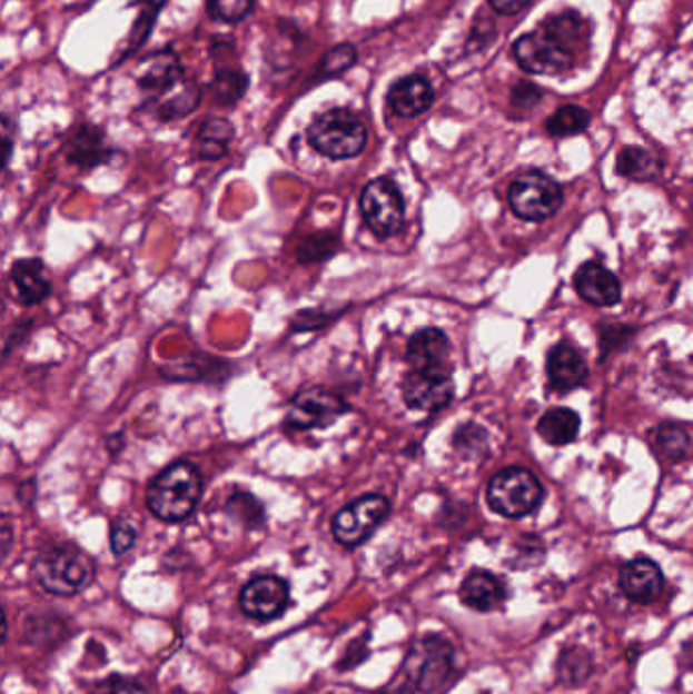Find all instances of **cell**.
<instances>
[{"label":"cell","instance_id":"obj_10","mask_svg":"<svg viewBox=\"0 0 693 694\" xmlns=\"http://www.w3.org/2000/svg\"><path fill=\"white\" fill-rule=\"evenodd\" d=\"M390 504L385 496L368 494L363 498L354 499L353 504L344 508L334 516L331 520V533L334 538L344 546H358L366 543L376 528L387 520Z\"/></svg>","mask_w":693,"mask_h":694},{"label":"cell","instance_id":"obj_30","mask_svg":"<svg viewBox=\"0 0 693 694\" xmlns=\"http://www.w3.org/2000/svg\"><path fill=\"white\" fill-rule=\"evenodd\" d=\"M206 7L208 14L216 21L238 23L250 14L255 0H206Z\"/></svg>","mask_w":693,"mask_h":694},{"label":"cell","instance_id":"obj_34","mask_svg":"<svg viewBox=\"0 0 693 694\" xmlns=\"http://www.w3.org/2000/svg\"><path fill=\"white\" fill-rule=\"evenodd\" d=\"M95 694H149L147 688L137 681H130L125 676H108L107 681L98 683Z\"/></svg>","mask_w":693,"mask_h":694},{"label":"cell","instance_id":"obj_29","mask_svg":"<svg viewBox=\"0 0 693 694\" xmlns=\"http://www.w3.org/2000/svg\"><path fill=\"white\" fill-rule=\"evenodd\" d=\"M358 59V53L350 43H344V46H336L334 49H329L328 53L324 58L319 59L318 68H316V80H329V78H336L344 71L354 68Z\"/></svg>","mask_w":693,"mask_h":694},{"label":"cell","instance_id":"obj_4","mask_svg":"<svg viewBox=\"0 0 693 694\" xmlns=\"http://www.w3.org/2000/svg\"><path fill=\"white\" fill-rule=\"evenodd\" d=\"M95 561L71 544L46 548L33 563L37 583L51 595L61 597L82 593L95 581Z\"/></svg>","mask_w":693,"mask_h":694},{"label":"cell","instance_id":"obj_32","mask_svg":"<svg viewBox=\"0 0 693 694\" xmlns=\"http://www.w3.org/2000/svg\"><path fill=\"white\" fill-rule=\"evenodd\" d=\"M484 445H486V433L482 430V427H476V425L459 427L458 433L454 435V449L462 453L464 457H471V455L481 453Z\"/></svg>","mask_w":693,"mask_h":694},{"label":"cell","instance_id":"obj_19","mask_svg":"<svg viewBox=\"0 0 693 694\" xmlns=\"http://www.w3.org/2000/svg\"><path fill=\"white\" fill-rule=\"evenodd\" d=\"M449 341L442 329L427 327L417 331L407 344V361L413 370H447Z\"/></svg>","mask_w":693,"mask_h":694},{"label":"cell","instance_id":"obj_37","mask_svg":"<svg viewBox=\"0 0 693 694\" xmlns=\"http://www.w3.org/2000/svg\"><path fill=\"white\" fill-rule=\"evenodd\" d=\"M2 543H4V555L9 553V544H11V528L9 524H4V531H2Z\"/></svg>","mask_w":693,"mask_h":694},{"label":"cell","instance_id":"obj_18","mask_svg":"<svg viewBox=\"0 0 693 694\" xmlns=\"http://www.w3.org/2000/svg\"><path fill=\"white\" fill-rule=\"evenodd\" d=\"M506 595L505 581L488 571H472L459 587L462 603L481 614L498 609L505 603Z\"/></svg>","mask_w":693,"mask_h":694},{"label":"cell","instance_id":"obj_5","mask_svg":"<svg viewBox=\"0 0 693 694\" xmlns=\"http://www.w3.org/2000/svg\"><path fill=\"white\" fill-rule=\"evenodd\" d=\"M307 140L319 155L341 161L354 159L365 151L368 130L363 118H358L350 110L331 108L311 120V125L307 127Z\"/></svg>","mask_w":693,"mask_h":694},{"label":"cell","instance_id":"obj_16","mask_svg":"<svg viewBox=\"0 0 693 694\" xmlns=\"http://www.w3.org/2000/svg\"><path fill=\"white\" fill-rule=\"evenodd\" d=\"M574 282H576L577 295L596 307H611L621 301L618 278L600 262H594V260L584 262L577 268Z\"/></svg>","mask_w":693,"mask_h":694},{"label":"cell","instance_id":"obj_36","mask_svg":"<svg viewBox=\"0 0 693 694\" xmlns=\"http://www.w3.org/2000/svg\"><path fill=\"white\" fill-rule=\"evenodd\" d=\"M488 2L494 11L501 14H517L531 4V0H488Z\"/></svg>","mask_w":693,"mask_h":694},{"label":"cell","instance_id":"obj_1","mask_svg":"<svg viewBox=\"0 0 693 694\" xmlns=\"http://www.w3.org/2000/svg\"><path fill=\"white\" fill-rule=\"evenodd\" d=\"M590 49V24L577 12L553 14L517 39L513 53L521 68L535 76H562L574 70Z\"/></svg>","mask_w":693,"mask_h":694},{"label":"cell","instance_id":"obj_8","mask_svg":"<svg viewBox=\"0 0 693 694\" xmlns=\"http://www.w3.org/2000/svg\"><path fill=\"white\" fill-rule=\"evenodd\" d=\"M564 191L550 175L527 171L508 189V204L521 220L543 221L562 208Z\"/></svg>","mask_w":693,"mask_h":694},{"label":"cell","instance_id":"obj_23","mask_svg":"<svg viewBox=\"0 0 693 694\" xmlns=\"http://www.w3.org/2000/svg\"><path fill=\"white\" fill-rule=\"evenodd\" d=\"M235 139V127L226 118H208L198 132V157L216 161L228 152Z\"/></svg>","mask_w":693,"mask_h":694},{"label":"cell","instance_id":"obj_31","mask_svg":"<svg viewBox=\"0 0 693 694\" xmlns=\"http://www.w3.org/2000/svg\"><path fill=\"white\" fill-rule=\"evenodd\" d=\"M690 447V437L682 427L675 425H663L657 428V449L663 457L677 459Z\"/></svg>","mask_w":693,"mask_h":694},{"label":"cell","instance_id":"obj_17","mask_svg":"<svg viewBox=\"0 0 693 694\" xmlns=\"http://www.w3.org/2000/svg\"><path fill=\"white\" fill-rule=\"evenodd\" d=\"M434 100L432 83L417 73L395 81L387 96L390 110L400 118H415V116L424 115L432 108Z\"/></svg>","mask_w":693,"mask_h":694},{"label":"cell","instance_id":"obj_20","mask_svg":"<svg viewBox=\"0 0 693 694\" xmlns=\"http://www.w3.org/2000/svg\"><path fill=\"white\" fill-rule=\"evenodd\" d=\"M11 282L17 299L23 305L46 301L51 293V282L46 275V265L39 258H23L12 265Z\"/></svg>","mask_w":693,"mask_h":694},{"label":"cell","instance_id":"obj_7","mask_svg":"<svg viewBox=\"0 0 693 694\" xmlns=\"http://www.w3.org/2000/svg\"><path fill=\"white\" fill-rule=\"evenodd\" d=\"M456 664L454 646L446 637L425 636L405 660V674L419 693L434 694L446 686Z\"/></svg>","mask_w":693,"mask_h":694},{"label":"cell","instance_id":"obj_6","mask_svg":"<svg viewBox=\"0 0 693 694\" xmlns=\"http://www.w3.org/2000/svg\"><path fill=\"white\" fill-rule=\"evenodd\" d=\"M543 494V486L535 475L521 467H508L491 479L486 499L496 514L505 518H523L539 508Z\"/></svg>","mask_w":693,"mask_h":694},{"label":"cell","instance_id":"obj_12","mask_svg":"<svg viewBox=\"0 0 693 694\" xmlns=\"http://www.w3.org/2000/svg\"><path fill=\"white\" fill-rule=\"evenodd\" d=\"M289 602H291L289 585L285 578L277 577V575H260V577L250 578L238 595L242 614L259 622H269L279 617L289 607Z\"/></svg>","mask_w":693,"mask_h":694},{"label":"cell","instance_id":"obj_35","mask_svg":"<svg viewBox=\"0 0 693 694\" xmlns=\"http://www.w3.org/2000/svg\"><path fill=\"white\" fill-rule=\"evenodd\" d=\"M539 88L537 86H533V83H527V81H521L515 86V90H513V96H511V105L515 110H531L533 106L539 105L541 100Z\"/></svg>","mask_w":693,"mask_h":694},{"label":"cell","instance_id":"obj_33","mask_svg":"<svg viewBox=\"0 0 693 694\" xmlns=\"http://www.w3.org/2000/svg\"><path fill=\"white\" fill-rule=\"evenodd\" d=\"M137 543V531L129 522L118 520L110 531V548L117 556L127 555Z\"/></svg>","mask_w":693,"mask_h":694},{"label":"cell","instance_id":"obj_13","mask_svg":"<svg viewBox=\"0 0 693 694\" xmlns=\"http://www.w3.org/2000/svg\"><path fill=\"white\" fill-rule=\"evenodd\" d=\"M449 370H412L403 380V400L412 410L435 413L452 403Z\"/></svg>","mask_w":693,"mask_h":694},{"label":"cell","instance_id":"obj_15","mask_svg":"<svg viewBox=\"0 0 693 694\" xmlns=\"http://www.w3.org/2000/svg\"><path fill=\"white\" fill-rule=\"evenodd\" d=\"M547 378L553 390L570 393L586 383V359L572 344L562 341L553 346L547 356Z\"/></svg>","mask_w":693,"mask_h":694},{"label":"cell","instance_id":"obj_22","mask_svg":"<svg viewBox=\"0 0 693 694\" xmlns=\"http://www.w3.org/2000/svg\"><path fill=\"white\" fill-rule=\"evenodd\" d=\"M541 437L553 447H564L574 443L580 433V417L572 408H552L539 418L537 425Z\"/></svg>","mask_w":693,"mask_h":694},{"label":"cell","instance_id":"obj_28","mask_svg":"<svg viewBox=\"0 0 693 694\" xmlns=\"http://www.w3.org/2000/svg\"><path fill=\"white\" fill-rule=\"evenodd\" d=\"M247 88V73L240 70L224 68V70L216 71L214 76L212 92L218 105L235 106L245 96Z\"/></svg>","mask_w":693,"mask_h":694},{"label":"cell","instance_id":"obj_14","mask_svg":"<svg viewBox=\"0 0 693 694\" xmlns=\"http://www.w3.org/2000/svg\"><path fill=\"white\" fill-rule=\"evenodd\" d=\"M665 578L655 561L638 556L635 561L626 563L621 571V591L635 603L657 602L663 593Z\"/></svg>","mask_w":693,"mask_h":694},{"label":"cell","instance_id":"obj_3","mask_svg":"<svg viewBox=\"0 0 693 694\" xmlns=\"http://www.w3.org/2000/svg\"><path fill=\"white\" fill-rule=\"evenodd\" d=\"M204 482L196 465L171 463L147 487V508L157 520L176 524L194 514L200 504Z\"/></svg>","mask_w":693,"mask_h":694},{"label":"cell","instance_id":"obj_21","mask_svg":"<svg viewBox=\"0 0 693 694\" xmlns=\"http://www.w3.org/2000/svg\"><path fill=\"white\" fill-rule=\"evenodd\" d=\"M66 157L71 165L92 169L96 165L107 162L112 157V151L108 149L105 132L100 128L80 127L66 147Z\"/></svg>","mask_w":693,"mask_h":694},{"label":"cell","instance_id":"obj_24","mask_svg":"<svg viewBox=\"0 0 693 694\" xmlns=\"http://www.w3.org/2000/svg\"><path fill=\"white\" fill-rule=\"evenodd\" d=\"M616 171L633 181H653L661 174V162L646 149L626 147L616 159Z\"/></svg>","mask_w":693,"mask_h":694},{"label":"cell","instance_id":"obj_9","mask_svg":"<svg viewBox=\"0 0 693 694\" xmlns=\"http://www.w3.org/2000/svg\"><path fill=\"white\" fill-rule=\"evenodd\" d=\"M360 211L366 226L378 238H390L405 228V199L390 177H378L365 187Z\"/></svg>","mask_w":693,"mask_h":694},{"label":"cell","instance_id":"obj_26","mask_svg":"<svg viewBox=\"0 0 693 694\" xmlns=\"http://www.w3.org/2000/svg\"><path fill=\"white\" fill-rule=\"evenodd\" d=\"M165 2H167V0H137V2H135L139 14H137V21H135L132 29H130L129 41H127V46L122 49V58L135 53V51L149 39L155 21H157V12L164 9Z\"/></svg>","mask_w":693,"mask_h":694},{"label":"cell","instance_id":"obj_25","mask_svg":"<svg viewBox=\"0 0 693 694\" xmlns=\"http://www.w3.org/2000/svg\"><path fill=\"white\" fill-rule=\"evenodd\" d=\"M592 668H594L592 654L582 646H570V648L562 650L557 664H555L560 683L567 684V686L586 683L590 674H592Z\"/></svg>","mask_w":693,"mask_h":694},{"label":"cell","instance_id":"obj_11","mask_svg":"<svg viewBox=\"0 0 693 694\" xmlns=\"http://www.w3.org/2000/svg\"><path fill=\"white\" fill-rule=\"evenodd\" d=\"M348 410L350 406L338 394L329 393L326 388H309L295 396L287 410L285 425L294 430L326 428L344 417Z\"/></svg>","mask_w":693,"mask_h":694},{"label":"cell","instance_id":"obj_27","mask_svg":"<svg viewBox=\"0 0 693 694\" xmlns=\"http://www.w3.org/2000/svg\"><path fill=\"white\" fill-rule=\"evenodd\" d=\"M590 125V112L576 105L562 106L547 120V132L552 137H574L586 130Z\"/></svg>","mask_w":693,"mask_h":694},{"label":"cell","instance_id":"obj_2","mask_svg":"<svg viewBox=\"0 0 693 694\" xmlns=\"http://www.w3.org/2000/svg\"><path fill=\"white\" fill-rule=\"evenodd\" d=\"M135 80L147 106L164 122L189 116L200 106V88L186 76L174 51H155L141 59Z\"/></svg>","mask_w":693,"mask_h":694},{"label":"cell","instance_id":"obj_38","mask_svg":"<svg viewBox=\"0 0 693 694\" xmlns=\"http://www.w3.org/2000/svg\"><path fill=\"white\" fill-rule=\"evenodd\" d=\"M393 694H412L407 688H399V691H395Z\"/></svg>","mask_w":693,"mask_h":694}]
</instances>
